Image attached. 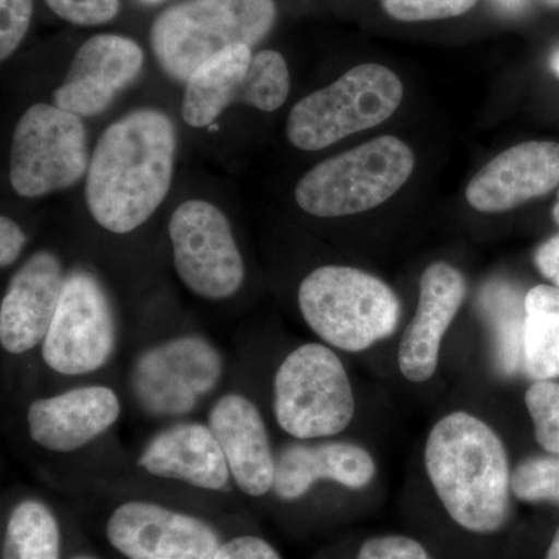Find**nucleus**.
Returning a JSON list of instances; mask_svg holds the SVG:
<instances>
[{"label":"nucleus","mask_w":559,"mask_h":559,"mask_svg":"<svg viewBox=\"0 0 559 559\" xmlns=\"http://www.w3.org/2000/svg\"><path fill=\"white\" fill-rule=\"evenodd\" d=\"M178 132L160 109H135L98 139L86 175L87 209L103 229L124 235L154 215L170 191Z\"/></svg>","instance_id":"f257e3e1"},{"label":"nucleus","mask_w":559,"mask_h":559,"mask_svg":"<svg viewBox=\"0 0 559 559\" xmlns=\"http://www.w3.org/2000/svg\"><path fill=\"white\" fill-rule=\"evenodd\" d=\"M425 463L440 502L460 527L492 533L506 525L509 455L487 423L466 412L441 418L426 441Z\"/></svg>","instance_id":"f03ea898"},{"label":"nucleus","mask_w":559,"mask_h":559,"mask_svg":"<svg viewBox=\"0 0 559 559\" xmlns=\"http://www.w3.org/2000/svg\"><path fill=\"white\" fill-rule=\"evenodd\" d=\"M274 0H182L151 27V47L170 79L187 81L202 62L234 46H253L274 27Z\"/></svg>","instance_id":"7ed1b4c3"},{"label":"nucleus","mask_w":559,"mask_h":559,"mask_svg":"<svg viewBox=\"0 0 559 559\" xmlns=\"http://www.w3.org/2000/svg\"><path fill=\"white\" fill-rule=\"evenodd\" d=\"M308 326L331 347L359 353L395 333L400 301L380 278L348 266H322L301 282Z\"/></svg>","instance_id":"20e7f679"},{"label":"nucleus","mask_w":559,"mask_h":559,"mask_svg":"<svg viewBox=\"0 0 559 559\" xmlns=\"http://www.w3.org/2000/svg\"><path fill=\"white\" fill-rule=\"evenodd\" d=\"M414 167L409 146L382 135L320 162L299 180L294 197L304 212L319 218L358 215L389 201Z\"/></svg>","instance_id":"39448f33"},{"label":"nucleus","mask_w":559,"mask_h":559,"mask_svg":"<svg viewBox=\"0 0 559 559\" xmlns=\"http://www.w3.org/2000/svg\"><path fill=\"white\" fill-rule=\"evenodd\" d=\"M403 95V83L392 70L380 64L358 66L330 86L301 98L289 112L286 135L299 150L329 148L388 120Z\"/></svg>","instance_id":"423d86ee"},{"label":"nucleus","mask_w":559,"mask_h":559,"mask_svg":"<svg viewBox=\"0 0 559 559\" xmlns=\"http://www.w3.org/2000/svg\"><path fill=\"white\" fill-rule=\"evenodd\" d=\"M355 409L347 370L326 345H301L280 364L274 412L289 436L300 440L337 436L348 428Z\"/></svg>","instance_id":"0eeeda50"},{"label":"nucleus","mask_w":559,"mask_h":559,"mask_svg":"<svg viewBox=\"0 0 559 559\" xmlns=\"http://www.w3.org/2000/svg\"><path fill=\"white\" fill-rule=\"evenodd\" d=\"M90 145L81 117L47 103L25 110L14 128L10 182L22 198L70 189L90 170Z\"/></svg>","instance_id":"6e6552de"},{"label":"nucleus","mask_w":559,"mask_h":559,"mask_svg":"<svg viewBox=\"0 0 559 559\" xmlns=\"http://www.w3.org/2000/svg\"><path fill=\"white\" fill-rule=\"evenodd\" d=\"M223 371V356L212 342L197 334L173 337L132 364V395L153 417H182L218 388Z\"/></svg>","instance_id":"1a4fd4ad"},{"label":"nucleus","mask_w":559,"mask_h":559,"mask_svg":"<svg viewBox=\"0 0 559 559\" xmlns=\"http://www.w3.org/2000/svg\"><path fill=\"white\" fill-rule=\"evenodd\" d=\"M176 272L205 300H226L240 290L246 270L229 219L212 202L180 204L168 226Z\"/></svg>","instance_id":"9d476101"},{"label":"nucleus","mask_w":559,"mask_h":559,"mask_svg":"<svg viewBox=\"0 0 559 559\" xmlns=\"http://www.w3.org/2000/svg\"><path fill=\"white\" fill-rule=\"evenodd\" d=\"M116 342V319L100 282L87 271L70 272L40 348L44 362L64 377L94 373L109 362Z\"/></svg>","instance_id":"9b49d317"},{"label":"nucleus","mask_w":559,"mask_h":559,"mask_svg":"<svg viewBox=\"0 0 559 559\" xmlns=\"http://www.w3.org/2000/svg\"><path fill=\"white\" fill-rule=\"evenodd\" d=\"M106 535L128 559H216L221 547L207 522L142 500L114 511Z\"/></svg>","instance_id":"f8f14e48"},{"label":"nucleus","mask_w":559,"mask_h":559,"mask_svg":"<svg viewBox=\"0 0 559 559\" xmlns=\"http://www.w3.org/2000/svg\"><path fill=\"white\" fill-rule=\"evenodd\" d=\"M145 55L135 40L120 35H95L73 57L61 86L58 108L81 117L100 116L139 79Z\"/></svg>","instance_id":"ddd939ff"},{"label":"nucleus","mask_w":559,"mask_h":559,"mask_svg":"<svg viewBox=\"0 0 559 559\" xmlns=\"http://www.w3.org/2000/svg\"><path fill=\"white\" fill-rule=\"evenodd\" d=\"M66 275L55 253L40 250L11 277L0 305V344L24 355L46 340L60 305Z\"/></svg>","instance_id":"4468645a"},{"label":"nucleus","mask_w":559,"mask_h":559,"mask_svg":"<svg viewBox=\"0 0 559 559\" xmlns=\"http://www.w3.org/2000/svg\"><path fill=\"white\" fill-rule=\"evenodd\" d=\"M559 183V143L525 142L503 151L466 187L471 207L502 213L549 193Z\"/></svg>","instance_id":"2eb2a0df"},{"label":"nucleus","mask_w":559,"mask_h":559,"mask_svg":"<svg viewBox=\"0 0 559 559\" xmlns=\"http://www.w3.org/2000/svg\"><path fill=\"white\" fill-rule=\"evenodd\" d=\"M121 415L117 393L106 385H86L33 401L27 411L28 436L57 454L79 451L116 425Z\"/></svg>","instance_id":"dca6fc26"},{"label":"nucleus","mask_w":559,"mask_h":559,"mask_svg":"<svg viewBox=\"0 0 559 559\" xmlns=\"http://www.w3.org/2000/svg\"><path fill=\"white\" fill-rule=\"evenodd\" d=\"M466 286L462 274L451 264H430L419 282V300L400 344L401 373L412 382L428 381L439 366L441 341L455 319Z\"/></svg>","instance_id":"f3484780"},{"label":"nucleus","mask_w":559,"mask_h":559,"mask_svg":"<svg viewBox=\"0 0 559 559\" xmlns=\"http://www.w3.org/2000/svg\"><path fill=\"white\" fill-rule=\"evenodd\" d=\"M209 428L218 440L237 487L252 498L270 492L275 457L259 407L240 393H227L213 404Z\"/></svg>","instance_id":"a211bd4d"},{"label":"nucleus","mask_w":559,"mask_h":559,"mask_svg":"<svg viewBox=\"0 0 559 559\" xmlns=\"http://www.w3.org/2000/svg\"><path fill=\"white\" fill-rule=\"evenodd\" d=\"M139 465L151 476L209 491L226 489L231 477L218 440L209 425L201 423L162 430L140 454Z\"/></svg>","instance_id":"6ab92c4d"},{"label":"nucleus","mask_w":559,"mask_h":559,"mask_svg":"<svg viewBox=\"0 0 559 559\" xmlns=\"http://www.w3.org/2000/svg\"><path fill=\"white\" fill-rule=\"evenodd\" d=\"M377 474L371 455L358 444L329 441L290 444L275 457L272 491L283 500L307 495L319 480H331L349 489L366 488Z\"/></svg>","instance_id":"aec40b11"},{"label":"nucleus","mask_w":559,"mask_h":559,"mask_svg":"<svg viewBox=\"0 0 559 559\" xmlns=\"http://www.w3.org/2000/svg\"><path fill=\"white\" fill-rule=\"evenodd\" d=\"M252 49L234 46L202 62L186 81L182 119L193 128L212 127L231 105H242Z\"/></svg>","instance_id":"412c9836"},{"label":"nucleus","mask_w":559,"mask_h":559,"mask_svg":"<svg viewBox=\"0 0 559 559\" xmlns=\"http://www.w3.org/2000/svg\"><path fill=\"white\" fill-rule=\"evenodd\" d=\"M525 373L535 381L559 377V288L539 285L524 299Z\"/></svg>","instance_id":"4be33fe9"},{"label":"nucleus","mask_w":559,"mask_h":559,"mask_svg":"<svg viewBox=\"0 0 559 559\" xmlns=\"http://www.w3.org/2000/svg\"><path fill=\"white\" fill-rule=\"evenodd\" d=\"M480 305L492 329L496 366L511 377L520 369L524 355V301L510 283L495 280L481 290Z\"/></svg>","instance_id":"5701e85b"},{"label":"nucleus","mask_w":559,"mask_h":559,"mask_svg":"<svg viewBox=\"0 0 559 559\" xmlns=\"http://www.w3.org/2000/svg\"><path fill=\"white\" fill-rule=\"evenodd\" d=\"M60 527L49 507L24 500L14 507L5 536L3 559H60Z\"/></svg>","instance_id":"b1692460"},{"label":"nucleus","mask_w":559,"mask_h":559,"mask_svg":"<svg viewBox=\"0 0 559 559\" xmlns=\"http://www.w3.org/2000/svg\"><path fill=\"white\" fill-rule=\"evenodd\" d=\"M289 87V70L285 58L275 50H261L253 55L246 76L242 105L263 112H274L288 100Z\"/></svg>","instance_id":"393cba45"},{"label":"nucleus","mask_w":559,"mask_h":559,"mask_svg":"<svg viewBox=\"0 0 559 559\" xmlns=\"http://www.w3.org/2000/svg\"><path fill=\"white\" fill-rule=\"evenodd\" d=\"M511 491L524 502L559 506V457H536L522 462L511 474Z\"/></svg>","instance_id":"a878e982"},{"label":"nucleus","mask_w":559,"mask_h":559,"mask_svg":"<svg viewBox=\"0 0 559 559\" xmlns=\"http://www.w3.org/2000/svg\"><path fill=\"white\" fill-rule=\"evenodd\" d=\"M525 404L535 425L536 440L544 450L559 455V384L536 381L525 393Z\"/></svg>","instance_id":"bb28decb"},{"label":"nucleus","mask_w":559,"mask_h":559,"mask_svg":"<svg viewBox=\"0 0 559 559\" xmlns=\"http://www.w3.org/2000/svg\"><path fill=\"white\" fill-rule=\"evenodd\" d=\"M477 0H382L385 13L404 22L448 20L468 13Z\"/></svg>","instance_id":"cd10ccee"},{"label":"nucleus","mask_w":559,"mask_h":559,"mask_svg":"<svg viewBox=\"0 0 559 559\" xmlns=\"http://www.w3.org/2000/svg\"><path fill=\"white\" fill-rule=\"evenodd\" d=\"M49 9L70 24L94 27L120 13V0H46Z\"/></svg>","instance_id":"c85d7f7f"},{"label":"nucleus","mask_w":559,"mask_h":559,"mask_svg":"<svg viewBox=\"0 0 559 559\" xmlns=\"http://www.w3.org/2000/svg\"><path fill=\"white\" fill-rule=\"evenodd\" d=\"M33 16V0H0V60L21 46Z\"/></svg>","instance_id":"c756f323"},{"label":"nucleus","mask_w":559,"mask_h":559,"mask_svg":"<svg viewBox=\"0 0 559 559\" xmlns=\"http://www.w3.org/2000/svg\"><path fill=\"white\" fill-rule=\"evenodd\" d=\"M358 559H433L428 550L406 536H378L366 540Z\"/></svg>","instance_id":"7c9ffc66"},{"label":"nucleus","mask_w":559,"mask_h":559,"mask_svg":"<svg viewBox=\"0 0 559 559\" xmlns=\"http://www.w3.org/2000/svg\"><path fill=\"white\" fill-rule=\"evenodd\" d=\"M216 559H282L277 550L257 536H238L221 544Z\"/></svg>","instance_id":"2f4dec72"},{"label":"nucleus","mask_w":559,"mask_h":559,"mask_svg":"<svg viewBox=\"0 0 559 559\" xmlns=\"http://www.w3.org/2000/svg\"><path fill=\"white\" fill-rule=\"evenodd\" d=\"M27 242V235L16 221L2 216L0 218V266L9 267L20 259L22 249Z\"/></svg>","instance_id":"473e14b6"},{"label":"nucleus","mask_w":559,"mask_h":559,"mask_svg":"<svg viewBox=\"0 0 559 559\" xmlns=\"http://www.w3.org/2000/svg\"><path fill=\"white\" fill-rule=\"evenodd\" d=\"M535 261L544 277L549 278L559 288V235L540 246Z\"/></svg>","instance_id":"72a5a7b5"},{"label":"nucleus","mask_w":559,"mask_h":559,"mask_svg":"<svg viewBox=\"0 0 559 559\" xmlns=\"http://www.w3.org/2000/svg\"><path fill=\"white\" fill-rule=\"evenodd\" d=\"M546 559H559V527L557 533H555L554 539H551V544L549 547V551H547Z\"/></svg>","instance_id":"f704fd0d"},{"label":"nucleus","mask_w":559,"mask_h":559,"mask_svg":"<svg viewBox=\"0 0 559 559\" xmlns=\"http://www.w3.org/2000/svg\"><path fill=\"white\" fill-rule=\"evenodd\" d=\"M498 2L506 10L516 11L520 10L522 5H524L525 0H498Z\"/></svg>","instance_id":"c9c22d12"},{"label":"nucleus","mask_w":559,"mask_h":559,"mask_svg":"<svg viewBox=\"0 0 559 559\" xmlns=\"http://www.w3.org/2000/svg\"><path fill=\"white\" fill-rule=\"evenodd\" d=\"M550 66L551 70L555 72V75H557L559 80V49L555 51L554 57H551Z\"/></svg>","instance_id":"e433bc0d"},{"label":"nucleus","mask_w":559,"mask_h":559,"mask_svg":"<svg viewBox=\"0 0 559 559\" xmlns=\"http://www.w3.org/2000/svg\"><path fill=\"white\" fill-rule=\"evenodd\" d=\"M139 2L145 3V5H159L165 0H139Z\"/></svg>","instance_id":"4c0bfd02"},{"label":"nucleus","mask_w":559,"mask_h":559,"mask_svg":"<svg viewBox=\"0 0 559 559\" xmlns=\"http://www.w3.org/2000/svg\"><path fill=\"white\" fill-rule=\"evenodd\" d=\"M554 218L559 224V190H558V201H557V204H555V207H554Z\"/></svg>","instance_id":"58836bf2"},{"label":"nucleus","mask_w":559,"mask_h":559,"mask_svg":"<svg viewBox=\"0 0 559 559\" xmlns=\"http://www.w3.org/2000/svg\"><path fill=\"white\" fill-rule=\"evenodd\" d=\"M549 5L559 7V0H546Z\"/></svg>","instance_id":"ea45409f"},{"label":"nucleus","mask_w":559,"mask_h":559,"mask_svg":"<svg viewBox=\"0 0 559 559\" xmlns=\"http://www.w3.org/2000/svg\"><path fill=\"white\" fill-rule=\"evenodd\" d=\"M75 559H91V558H86V557H79V558H75Z\"/></svg>","instance_id":"a19ab883"}]
</instances>
